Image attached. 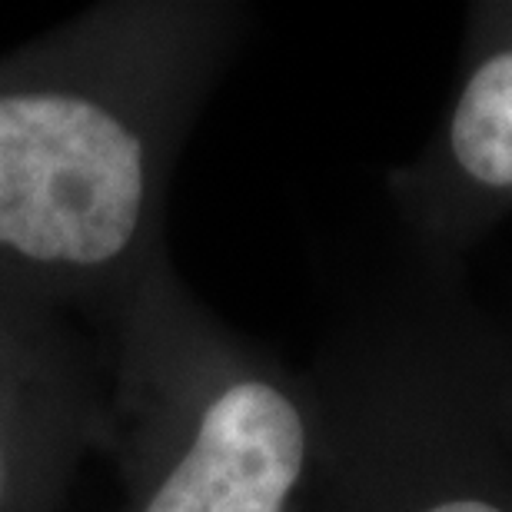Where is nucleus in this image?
I'll return each mask as SVG.
<instances>
[{
	"label": "nucleus",
	"mask_w": 512,
	"mask_h": 512,
	"mask_svg": "<svg viewBox=\"0 0 512 512\" xmlns=\"http://www.w3.org/2000/svg\"><path fill=\"white\" fill-rule=\"evenodd\" d=\"M223 14L104 0L0 54V283L100 326L160 260Z\"/></svg>",
	"instance_id": "f257e3e1"
},
{
	"label": "nucleus",
	"mask_w": 512,
	"mask_h": 512,
	"mask_svg": "<svg viewBox=\"0 0 512 512\" xmlns=\"http://www.w3.org/2000/svg\"><path fill=\"white\" fill-rule=\"evenodd\" d=\"M97 336L117 512H290L313 443L303 406L230 350L170 260Z\"/></svg>",
	"instance_id": "f03ea898"
},
{
	"label": "nucleus",
	"mask_w": 512,
	"mask_h": 512,
	"mask_svg": "<svg viewBox=\"0 0 512 512\" xmlns=\"http://www.w3.org/2000/svg\"><path fill=\"white\" fill-rule=\"evenodd\" d=\"M104 436V356L70 313L0 283V512H57Z\"/></svg>",
	"instance_id": "7ed1b4c3"
},
{
	"label": "nucleus",
	"mask_w": 512,
	"mask_h": 512,
	"mask_svg": "<svg viewBox=\"0 0 512 512\" xmlns=\"http://www.w3.org/2000/svg\"><path fill=\"white\" fill-rule=\"evenodd\" d=\"M453 153L469 177L512 190V50L469 77L449 124Z\"/></svg>",
	"instance_id": "20e7f679"
},
{
	"label": "nucleus",
	"mask_w": 512,
	"mask_h": 512,
	"mask_svg": "<svg viewBox=\"0 0 512 512\" xmlns=\"http://www.w3.org/2000/svg\"><path fill=\"white\" fill-rule=\"evenodd\" d=\"M426 512H503L493 503H483V499H446V503L429 506Z\"/></svg>",
	"instance_id": "39448f33"
}]
</instances>
